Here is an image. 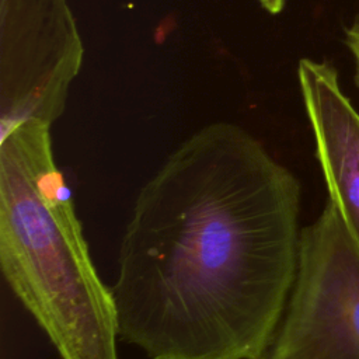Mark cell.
<instances>
[{
    "instance_id": "cell-1",
    "label": "cell",
    "mask_w": 359,
    "mask_h": 359,
    "mask_svg": "<svg viewBox=\"0 0 359 359\" xmlns=\"http://www.w3.org/2000/svg\"><path fill=\"white\" fill-rule=\"evenodd\" d=\"M302 188L244 128L209 123L142 187L119 245V338L149 359H262L296 278Z\"/></svg>"
},
{
    "instance_id": "cell-2",
    "label": "cell",
    "mask_w": 359,
    "mask_h": 359,
    "mask_svg": "<svg viewBox=\"0 0 359 359\" xmlns=\"http://www.w3.org/2000/svg\"><path fill=\"white\" fill-rule=\"evenodd\" d=\"M0 266L60 359H119L114 293L91 259L50 123L41 119L0 139Z\"/></svg>"
},
{
    "instance_id": "cell-3",
    "label": "cell",
    "mask_w": 359,
    "mask_h": 359,
    "mask_svg": "<svg viewBox=\"0 0 359 359\" xmlns=\"http://www.w3.org/2000/svg\"><path fill=\"white\" fill-rule=\"evenodd\" d=\"M262 359H359V245L330 199L302 229L292 292Z\"/></svg>"
},
{
    "instance_id": "cell-4",
    "label": "cell",
    "mask_w": 359,
    "mask_h": 359,
    "mask_svg": "<svg viewBox=\"0 0 359 359\" xmlns=\"http://www.w3.org/2000/svg\"><path fill=\"white\" fill-rule=\"evenodd\" d=\"M83 52L67 0H0L1 135L62 115Z\"/></svg>"
},
{
    "instance_id": "cell-5",
    "label": "cell",
    "mask_w": 359,
    "mask_h": 359,
    "mask_svg": "<svg viewBox=\"0 0 359 359\" xmlns=\"http://www.w3.org/2000/svg\"><path fill=\"white\" fill-rule=\"evenodd\" d=\"M297 77L328 199L359 245V114L332 66L302 59Z\"/></svg>"
},
{
    "instance_id": "cell-6",
    "label": "cell",
    "mask_w": 359,
    "mask_h": 359,
    "mask_svg": "<svg viewBox=\"0 0 359 359\" xmlns=\"http://www.w3.org/2000/svg\"><path fill=\"white\" fill-rule=\"evenodd\" d=\"M346 45L356 63V81L359 84V18L346 31Z\"/></svg>"
},
{
    "instance_id": "cell-7",
    "label": "cell",
    "mask_w": 359,
    "mask_h": 359,
    "mask_svg": "<svg viewBox=\"0 0 359 359\" xmlns=\"http://www.w3.org/2000/svg\"><path fill=\"white\" fill-rule=\"evenodd\" d=\"M261 6L271 14H278L285 6V0H258Z\"/></svg>"
}]
</instances>
